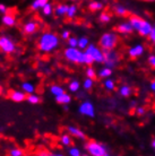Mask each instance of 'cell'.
<instances>
[{
  "label": "cell",
  "mask_w": 155,
  "mask_h": 156,
  "mask_svg": "<svg viewBox=\"0 0 155 156\" xmlns=\"http://www.w3.org/2000/svg\"><path fill=\"white\" fill-rule=\"evenodd\" d=\"M68 5L66 4H59L57 7L54 8V14L57 16H66L67 15V12H68Z\"/></svg>",
  "instance_id": "18"
},
{
  "label": "cell",
  "mask_w": 155,
  "mask_h": 156,
  "mask_svg": "<svg viewBox=\"0 0 155 156\" xmlns=\"http://www.w3.org/2000/svg\"><path fill=\"white\" fill-rule=\"evenodd\" d=\"M152 146H153V148L155 149V139H153V141H152Z\"/></svg>",
  "instance_id": "46"
},
{
  "label": "cell",
  "mask_w": 155,
  "mask_h": 156,
  "mask_svg": "<svg viewBox=\"0 0 155 156\" xmlns=\"http://www.w3.org/2000/svg\"><path fill=\"white\" fill-rule=\"evenodd\" d=\"M117 32L121 34V35H130L132 33H134V28H132V24L128 20H122L117 25Z\"/></svg>",
  "instance_id": "10"
},
{
  "label": "cell",
  "mask_w": 155,
  "mask_h": 156,
  "mask_svg": "<svg viewBox=\"0 0 155 156\" xmlns=\"http://www.w3.org/2000/svg\"><path fill=\"white\" fill-rule=\"evenodd\" d=\"M1 93H2V87L0 86V95H1Z\"/></svg>",
  "instance_id": "48"
},
{
  "label": "cell",
  "mask_w": 155,
  "mask_h": 156,
  "mask_svg": "<svg viewBox=\"0 0 155 156\" xmlns=\"http://www.w3.org/2000/svg\"><path fill=\"white\" fill-rule=\"evenodd\" d=\"M143 1H147V2H153V1H155V0H143Z\"/></svg>",
  "instance_id": "47"
},
{
  "label": "cell",
  "mask_w": 155,
  "mask_h": 156,
  "mask_svg": "<svg viewBox=\"0 0 155 156\" xmlns=\"http://www.w3.org/2000/svg\"><path fill=\"white\" fill-rule=\"evenodd\" d=\"M112 73H113V69H112V68L104 66L103 68H101V69H100V71H99V74H97V75H99V77H100V78L106 79V78H110V77H111Z\"/></svg>",
  "instance_id": "20"
},
{
  "label": "cell",
  "mask_w": 155,
  "mask_h": 156,
  "mask_svg": "<svg viewBox=\"0 0 155 156\" xmlns=\"http://www.w3.org/2000/svg\"><path fill=\"white\" fill-rule=\"evenodd\" d=\"M111 20H112V17H111V15H110L108 12H102L101 14H100V16H99V22L102 24L110 23Z\"/></svg>",
  "instance_id": "22"
},
{
  "label": "cell",
  "mask_w": 155,
  "mask_h": 156,
  "mask_svg": "<svg viewBox=\"0 0 155 156\" xmlns=\"http://www.w3.org/2000/svg\"><path fill=\"white\" fill-rule=\"evenodd\" d=\"M39 30V24L36 22H27L26 24H24L23 26V32L27 35H31V34H34L35 32Z\"/></svg>",
  "instance_id": "13"
},
{
  "label": "cell",
  "mask_w": 155,
  "mask_h": 156,
  "mask_svg": "<svg viewBox=\"0 0 155 156\" xmlns=\"http://www.w3.org/2000/svg\"><path fill=\"white\" fill-rule=\"evenodd\" d=\"M84 51L93 58L94 62L103 63V61H104V50H102L100 47H96L95 44H89Z\"/></svg>",
  "instance_id": "7"
},
{
  "label": "cell",
  "mask_w": 155,
  "mask_h": 156,
  "mask_svg": "<svg viewBox=\"0 0 155 156\" xmlns=\"http://www.w3.org/2000/svg\"><path fill=\"white\" fill-rule=\"evenodd\" d=\"M15 43L8 36H0V50L5 53H13L15 51Z\"/></svg>",
  "instance_id": "9"
},
{
  "label": "cell",
  "mask_w": 155,
  "mask_h": 156,
  "mask_svg": "<svg viewBox=\"0 0 155 156\" xmlns=\"http://www.w3.org/2000/svg\"><path fill=\"white\" fill-rule=\"evenodd\" d=\"M119 44V35L116 32H105L101 35L99 45L102 50H114Z\"/></svg>",
  "instance_id": "3"
},
{
  "label": "cell",
  "mask_w": 155,
  "mask_h": 156,
  "mask_svg": "<svg viewBox=\"0 0 155 156\" xmlns=\"http://www.w3.org/2000/svg\"><path fill=\"white\" fill-rule=\"evenodd\" d=\"M86 76L88 78H92V79H95L96 78V71L94 70V68H92L91 66L87 67L86 69Z\"/></svg>",
  "instance_id": "34"
},
{
  "label": "cell",
  "mask_w": 155,
  "mask_h": 156,
  "mask_svg": "<svg viewBox=\"0 0 155 156\" xmlns=\"http://www.w3.org/2000/svg\"><path fill=\"white\" fill-rule=\"evenodd\" d=\"M35 156H50V154L48 152H45V151H42V152H39L38 154Z\"/></svg>",
  "instance_id": "43"
},
{
  "label": "cell",
  "mask_w": 155,
  "mask_h": 156,
  "mask_svg": "<svg viewBox=\"0 0 155 156\" xmlns=\"http://www.w3.org/2000/svg\"><path fill=\"white\" fill-rule=\"evenodd\" d=\"M112 10H113V12H114L117 16H119V17H126V16H128V14H129L128 8L126 7L124 5L120 4V2H116V4L113 5Z\"/></svg>",
  "instance_id": "12"
},
{
  "label": "cell",
  "mask_w": 155,
  "mask_h": 156,
  "mask_svg": "<svg viewBox=\"0 0 155 156\" xmlns=\"http://www.w3.org/2000/svg\"><path fill=\"white\" fill-rule=\"evenodd\" d=\"M104 87H105V90H113L116 88V83H114V80L111 79V78H106L104 80Z\"/></svg>",
  "instance_id": "28"
},
{
  "label": "cell",
  "mask_w": 155,
  "mask_h": 156,
  "mask_svg": "<svg viewBox=\"0 0 155 156\" xmlns=\"http://www.w3.org/2000/svg\"><path fill=\"white\" fill-rule=\"evenodd\" d=\"M151 90H153V92H155V80H153V82L151 83Z\"/></svg>",
  "instance_id": "44"
},
{
  "label": "cell",
  "mask_w": 155,
  "mask_h": 156,
  "mask_svg": "<svg viewBox=\"0 0 155 156\" xmlns=\"http://www.w3.org/2000/svg\"><path fill=\"white\" fill-rule=\"evenodd\" d=\"M78 112L81 115H85V117L88 118H94V115H95V108H94L92 102L84 101L79 105V108H78Z\"/></svg>",
  "instance_id": "8"
},
{
  "label": "cell",
  "mask_w": 155,
  "mask_h": 156,
  "mask_svg": "<svg viewBox=\"0 0 155 156\" xmlns=\"http://www.w3.org/2000/svg\"><path fill=\"white\" fill-rule=\"evenodd\" d=\"M9 155L10 156H23L24 152H23V149H20V148H13V149H10Z\"/></svg>",
  "instance_id": "36"
},
{
  "label": "cell",
  "mask_w": 155,
  "mask_h": 156,
  "mask_svg": "<svg viewBox=\"0 0 155 156\" xmlns=\"http://www.w3.org/2000/svg\"><path fill=\"white\" fill-rule=\"evenodd\" d=\"M120 62V55L119 52H117L116 49L114 50H106L104 51V63L106 67H110V68H116Z\"/></svg>",
  "instance_id": "6"
},
{
  "label": "cell",
  "mask_w": 155,
  "mask_h": 156,
  "mask_svg": "<svg viewBox=\"0 0 155 156\" xmlns=\"http://www.w3.org/2000/svg\"><path fill=\"white\" fill-rule=\"evenodd\" d=\"M79 87H81V84H79V82H78V80H71V82L69 83V85H68V88H69V90H70V92H74V93L78 92Z\"/></svg>",
  "instance_id": "30"
},
{
  "label": "cell",
  "mask_w": 155,
  "mask_h": 156,
  "mask_svg": "<svg viewBox=\"0 0 155 156\" xmlns=\"http://www.w3.org/2000/svg\"><path fill=\"white\" fill-rule=\"evenodd\" d=\"M60 143H61L63 146H70V145L73 144V140H71V138H70L69 135L65 133V135H62V136L60 137Z\"/></svg>",
  "instance_id": "29"
},
{
  "label": "cell",
  "mask_w": 155,
  "mask_h": 156,
  "mask_svg": "<svg viewBox=\"0 0 155 156\" xmlns=\"http://www.w3.org/2000/svg\"><path fill=\"white\" fill-rule=\"evenodd\" d=\"M22 90L27 94H33L34 93V90H35V87H34L33 84H31V83L25 82V83L22 84Z\"/></svg>",
  "instance_id": "25"
},
{
  "label": "cell",
  "mask_w": 155,
  "mask_h": 156,
  "mask_svg": "<svg viewBox=\"0 0 155 156\" xmlns=\"http://www.w3.org/2000/svg\"><path fill=\"white\" fill-rule=\"evenodd\" d=\"M61 37L63 40H68L70 37V32L69 31H63L61 33Z\"/></svg>",
  "instance_id": "40"
},
{
  "label": "cell",
  "mask_w": 155,
  "mask_h": 156,
  "mask_svg": "<svg viewBox=\"0 0 155 156\" xmlns=\"http://www.w3.org/2000/svg\"><path fill=\"white\" fill-rule=\"evenodd\" d=\"M50 92H51L52 95L58 96V95H61V94L65 93V90L62 88L61 86H59V85H52L50 87Z\"/></svg>",
  "instance_id": "26"
},
{
  "label": "cell",
  "mask_w": 155,
  "mask_h": 156,
  "mask_svg": "<svg viewBox=\"0 0 155 156\" xmlns=\"http://www.w3.org/2000/svg\"><path fill=\"white\" fill-rule=\"evenodd\" d=\"M6 12H7V7H6L5 5L0 4V12H2V14H6Z\"/></svg>",
  "instance_id": "42"
},
{
  "label": "cell",
  "mask_w": 155,
  "mask_h": 156,
  "mask_svg": "<svg viewBox=\"0 0 155 156\" xmlns=\"http://www.w3.org/2000/svg\"><path fill=\"white\" fill-rule=\"evenodd\" d=\"M65 58L73 63L77 65H85V51L81 50L79 48H67L65 52Z\"/></svg>",
  "instance_id": "4"
},
{
  "label": "cell",
  "mask_w": 155,
  "mask_h": 156,
  "mask_svg": "<svg viewBox=\"0 0 155 156\" xmlns=\"http://www.w3.org/2000/svg\"><path fill=\"white\" fill-rule=\"evenodd\" d=\"M128 20L132 24L134 32H136L138 35L144 36V37H148L153 27H154V25L150 20L144 18V17H140V16H129Z\"/></svg>",
  "instance_id": "1"
},
{
  "label": "cell",
  "mask_w": 155,
  "mask_h": 156,
  "mask_svg": "<svg viewBox=\"0 0 155 156\" xmlns=\"http://www.w3.org/2000/svg\"><path fill=\"white\" fill-rule=\"evenodd\" d=\"M47 4H49V0H34L31 8H32V10H36V9L43 8Z\"/></svg>",
  "instance_id": "23"
},
{
  "label": "cell",
  "mask_w": 155,
  "mask_h": 156,
  "mask_svg": "<svg viewBox=\"0 0 155 156\" xmlns=\"http://www.w3.org/2000/svg\"><path fill=\"white\" fill-rule=\"evenodd\" d=\"M15 15H12V14H6V15L2 16V18H1V22L4 25L8 26V27H10V26H14L15 25Z\"/></svg>",
  "instance_id": "16"
},
{
  "label": "cell",
  "mask_w": 155,
  "mask_h": 156,
  "mask_svg": "<svg viewBox=\"0 0 155 156\" xmlns=\"http://www.w3.org/2000/svg\"><path fill=\"white\" fill-rule=\"evenodd\" d=\"M144 52H145V47H144L143 44H134L132 47L128 49V55L132 59H137L142 57L144 55Z\"/></svg>",
  "instance_id": "11"
},
{
  "label": "cell",
  "mask_w": 155,
  "mask_h": 156,
  "mask_svg": "<svg viewBox=\"0 0 155 156\" xmlns=\"http://www.w3.org/2000/svg\"><path fill=\"white\" fill-rule=\"evenodd\" d=\"M77 12H78V8L76 5H69V7H68V12H67V18H69V20H73L75 16L77 15Z\"/></svg>",
  "instance_id": "24"
},
{
  "label": "cell",
  "mask_w": 155,
  "mask_h": 156,
  "mask_svg": "<svg viewBox=\"0 0 155 156\" xmlns=\"http://www.w3.org/2000/svg\"><path fill=\"white\" fill-rule=\"evenodd\" d=\"M104 8V5L102 1H97V0H94V1H91L88 4V9L91 12H100Z\"/></svg>",
  "instance_id": "17"
},
{
  "label": "cell",
  "mask_w": 155,
  "mask_h": 156,
  "mask_svg": "<svg viewBox=\"0 0 155 156\" xmlns=\"http://www.w3.org/2000/svg\"><path fill=\"white\" fill-rule=\"evenodd\" d=\"M70 1H79V0H70Z\"/></svg>",
  "instance_id": "50"
},
{
  "label": "cell",
  "mask_w": 155,
  "mask_h": 156,
  "mask_svg": "<svg viewBox=\"0 0 155 156\" xmlns=\"http://www.w3.org/2000/svg\"><path fill=\"white\" fill-rule=\"evenodd\" d=\"M56 101L58 102L59 104H63V105H67V104H69L70 101H71V96H70L69 94H67L66 92L61 95H58V96H56Z\"/></svg>",
  "instance_id": "19"
},
{
  "label": "cell",
  "mask_w": 155,
  "mask_h": 156,
  "mask_svg": "<svg viewBox=\"0 0 155 156\" xmlns=\"http://www.w3.org/2000/svg\"><path fill=\"white\" fill-rule=\"evenodd\" d=\"M9 98L14 102H23L27 98L25 92H20V90H10L9 92Z\"/></svg>",
  "instance_id": "14"
},
{
  "label": "cell",
  "mask_w": 155,
  "mask_h": 156,
  "mask_svg": "<svg viewBox=\"0 0 155 156\" xmlns=\"http://www.w3.org/2000/svg\"><path fill=\"white\" fill-rule=\"evenodd\" d=\"M93 85H94V79L88 78V77L86 78L85 80H84V83H83V87H84V90H92Z\"/></svg>",
  "instance_id": "32"
},
{
  "label": "cell",
  "mask_w": 155,
  "mask_h": 156,
  "mask_svg": "<svg viewBox=\"0 0 155 156\" xmlns=\"http://www.w3.org/2000/svg\"><path fill=\"white\" fill-rule=\"evenodd\" d=\"M81 156H89V155H87V154H83Z\"/></svg>",
  "instance_id": "49"
},
{
  "label": "cell",
  "mask_w": 155,
  "mask_h": 156,
  "mask_svg": "<svg viewBox=\"0 0 155 156\" xmlns=\"http://www.w3.org/2000/svg\"><path fill=\"white\" fill-rule=\"evenodd\" d=\"M50 156H63L61 154H50Z\"/></svg>",
  "instance_id": "45"
},
{
  "label": "cell",
  "mask_w": 155,
  "mask_h": 156,
  "mask_svg": "<svg viewBox=\"0 0 155 156\" xmlns=\"http://www.w3.org/2000/svg\"><path fill=\"white\" fill-rule=\"evenodd\" d=\"M52 12H53V7H52V5L51 4H47L42 8L43 15H45V16H50L51 14H52Z\"/></svg>",
  "instance_id": "33"
},
{
  "label": "cell",
  "mask_w": 155,
  "mask_h": 156,
  "mask_svg": "<svg viewBox=\"0 0 155 156\" xmlns=\"http://www.w3.org/2000/svg\"><path fill=\"white\" fill-rule=\"evenodd\" d=\"M68 133H69V135H73L74 137H76V138H79V139H85L86 136L85 133L81 131V129L76 128V127H73V126H69L68 127Z\"/></svg>",
  "instance_id": "15"
},
{
  "label": "cell",
  "mask_w": 155,
  "mask_h": 156,
  "mask_svg": "<svg viewBox=\"0 0 155 156\" xmlns=\"http://www.w3.org/2000/svg\"><path fill=\"white\" fill-rule=\"evenodd\" d=\"M87 153L91 154V156H105L108 154V149L104 145L97 141H88L85 146Z\"/></svg>",
  "instance_id": "5"
},
{
  "label": "cell",
  "mask_w": 155,
  "mask_h": 156,
  "mask_svg": "<svg viewBox=\"0 0 155 156\" xmlns=\"http://www.w3.org/2000/svg\"><path fill=\"white\" fill-rule=\"evenodd\" d=\"M26 100L28 101V103H31V104H39L40 102H41V98H40V96L35 95L34 93L30 94V95L27 96Z\"/></svg>",
  "instance_id": "31"
},
{
  "label": "cell",
  "mask_w": 155,
  "mask_h": 156,
  "mask_svg": "<svg viewBox=\"0 0 155 156\" xmlns=\"http://www.w3.org/2000/svg\"><path fill=\"white\" fill-rule=\"evenodd\" d=\"M68 153H69V156H81V151L77 147H71V148H69Z\"/></svg>",
  "instance_id": "37"
},
{
  "label": "cell",
  "mask_w": 155,
  "mask_h": 156,
  "mask_svg": "<svg viewBox=\"0 0 155 156\" xmlns=\"http://www.w3.org/2000/svg\"><path fill=\"white\" fill-rule=\"evenodd\" d=\"M137 114L138 115H143V114H145V109L144 108H142V106H139V108H137Z\"/></svg>",
  "instance_id": "41"
},
{
  "label": "cell",
  "mask_w": 155,
  "mask_h": 156,
  "mask_svg": "<svg viewBox=\"0 0 155 156\" xmlns=\"http://www.w3.org/2000/svg\"><path fill=\"white\" fill-rule=\"evenodd\" d=\"M132 93V88L129 85H122L119 88V94L122 98H129Z\"/></svg>",
  "instance_id": "21"
},
{
  "label": "cell",
  "mask_w": 155,
  "mask_h": 156,
  "mask_svg": "<svg viewBox=\"0 0 155 156\" xmlns=\"http://www.w3.org/2000/svg\"><path fill=\"white\" fill-rule=\"evenodd\" d=\"M147 63L152 67V68H154V69H155V55H154V53H152V55H148Z\"/></svg>",
  "instance_id": "38"
},
{
  "label": "cell",
  "mask_w": 155,
  "mask_h": 156,
  "mask_svg": "<svg viewBox=\"0 0 155 156\" xmlns=\"http://www.w3.org/2000/svg\"><path fill=\"white\" fill-rule=\"evenodd\" d=\"M67 41H68V45H69V47H71V48H78V39H77V37H74V36L71 37V36H70L69 39L67 40Z\"/></svg>",
  "instance_id": "35"
},
{
  "label": "cell",
  "mask_w": 155,
  "mask_h": 156,
  "mask_svg": "<svg viewBox=\"0 0 155 156\" xmlns=\"http://www.w3.org/2000/svg\"><path fill=\"white\" fill-rule=\"evenodd\" d=\"M88 45H89V41L86 36H83L81 39H78V48H79L81 50H85Z\"/></svg>",
  "instance_id": "27"
},
{
  "label": "cell",
  "mask_w": 155,
  "mask_h": 156,
  "mask_svg": "<svg viewBox=\"0 0 155 156\" xmlns=\"http://www.w3.org/2000/svg\"><path fill=\"white\" fill-rule=\"evenodd\" d=\"M59 39L53 33H44L39 40V49L42 52H51L58 47Z\"/></svg>",
  "instance_id": "2"
},
{
  "label": "cell",
  "mask_w": 155,
  "mask_h": 156,
  "mask_svg": "<svg viewBox=\"0 0 155 156\" xmlns=\"http://www.w3.org/2000/svg\"><path fill=\"white\" fill-rule=\"evenodd\" d=\"M154 93H155V92H154Z\"/></svg>",
  "instance_id": "52"
},
{
  "label": "cell",
  "mask_w": 155,
  "mask_h": 156,
  "mask_svg": "<svg viewBox=\"0 0 155 156\" xmlns=\"http://www.w3.org/2000/svg\"><path fill=\"white\" fill-rule=\"evenodd\" d=\"M148 39H150V41H151L153 44H155V25H154V27H153V30H152L150 36H148Z\"/></svg>",
  "instance_id": "39"
},
{
  "label": "cell",
  "mask_w": 155,
  "mask_h": 156,
  "mask_svg": "<svg viewBox=\"0 0 155 156\" xmlns=\"http://www.w3.org/2000/svg\"><path fill=\"white\" fill-rule=\"evenodd\" d=\"M105 156H112V155H109V154H106V155H105Z\"/></svg>",
  "instance_id": "51"
}]
</instances>
